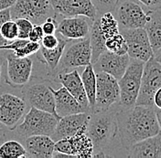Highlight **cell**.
<instances>
[{"mask_svg": "<svg viewBox=\"0 0 161 158\" xmlns=\"http://www.w3.org/2000/svg\"><path fill=\"white\" fill-rule=\"evenodd\" d=\"M116 120L121 145L125 151L133 144L160 132L155 107L135 105L125 109L119 105Z\"/></svg>", "mask_w": 161, "mask_h": 158, "instance_id": "1", "label": "cell"}, {"mask_svg": "<svg viewBox=\"0 0 161 158\" xmlns=\"http://www.w3.org/2000/svg\"><path fill=\"white\" fill-rule=\"evenodd\" d=\"M119 105L103 112H90L86 133L93 144L92 157H106L104 150L118 135L116 111Z\"/></svg>", "mask_w": 161, "mask_h": 158, "instance_id": "2", "label": "cell"}, {"mask_svg": "<svg viewBox=\"0 0 161 158\" xmlns=\"http://www.w3.org/2000/svg\"><path fill=\"white\" fill-rule=\"evenodd\" d=\"M59 119L52 113L31 107L25 114L23 122L17 125V132L23 137L53 134Z\"/></svg>", "mask_w": 161, "mask_h": 158, "instance_id": "3", "label": "cell"}, {"mask_svg": "<svg viewBox=\"0 0 161 158\" xmlns=\"http://www.w3.org/2000/svg\"><path fill=\"white\" fill-rule=\"evenodd\" d=\"M145 62L140 59H130L128 67L124 75L118 79L120 89V106L128 109L136 105L139 90Z\"/></svg>", "mask_w": 161, "mask_h": 158, "instance_id": "4", "label": "cell"}, {"mask_svg": "<svg viewBox=\"0 0 161 158\" xmlns=\"http://www.w3.org/2000/svg\"><path fill=\"white\" fill-rule=\"evenodd\" d=\"M9 9L12 19H27L34 25H41L49 18L56 19L50 0H17Z\"/></svg>", "mask_w": 161, "mask_h": 158, "instance_id": "5", "label": "cell"}, {"mask_svg": "<svg viewBox=\"0 0 161 158\" xmlns=\"http://www.w3.org/2000/svg\"><path fill=\"white\" fill-rule=\"evenodd\" d=\"M96 73L95 105L90 112H103L120 104V89L118 80L106 72Z\"/></svg>", "mask_w": 161, "mask_h": 158, "instance_id": "6", "label": "cell"}, {"mask_svg": "<svg viewBox=\"0 0 161 158\" xmlns=\"http://www.w3.org/2000/svg\"><path fill=\"white\" fill-rule=\"evenodd\" d=\"M160 87L161 64L153 56L147 62H145L140 90L136 105L154 107V94Z\"/></svg>", "mask_w": 161, "mask_h": 158, "instance_id": "7", "label": "cell"}, {"mask_svg": "<svg viewBox=\"0 0 161 158\" xmlns=\"http://www.w3.org/2000/svg\"><path fill=\"white\" fill-rule=\"evenodd\" d=\"M113 14L119 29H145L148 20V14L134 0H118Z\"/></svg>", "mask_w": 161, "mask_h": 158, "instance_id": "8", "label": "cell"}, {"mask_svg": "<svg viewBox=\"0 0 161 158\" xmlns=\"http://www.w3.org/2000/svg\"><path fill=\"white\" fill-rule=\"evenodd\" d=\"M127 45V54L130 59H140L147 62L154 56L147 33L144 28L139 29H120Z\"/></svg>", "mask_w": 161, "mask_h": 158, "instance_id": "9", "label": "cell"}, {"mask_svg": "<svg viewBox=\"0 0 161 158\" xmlns=\"http://www.w3.org/2000/svg\"><path fill=\"white\" fill-rule=\"evenodd\" d=\"M92 64V48L89 37L78 40L68 49L65 48L60 60L61 71L85 67Z\"/></svg>", "mask_w": 161, "mask_h": 158, "instance_id": "10", "label": "cell"}, {"mask_svg": "<svg viewBox=\"0 0 161 158\" xmlns=\"http://www.w3.org/2000/svg\"><path fill=\"white\" fill-rule=\"evenodd\" d=\"M55 153L63 154L68 157L91 158L93 156V144L86 130H83L70 138L55 142Z\"/></svg>", "mask_w": 161, "mask_h": 158, "instance_id": "11", "label": "cell"}, {"mask_svg": "<svg viewBox=\"0 0 161 158\" xmlns=\"http://www.w3.org/2000/svg\"><path fill=\"white\" fill-rule=\"evenodd\" d=\"M26 109L25 100L9 92L2 93L0 95V123L9 130L16 129L19 122L24 117Z\"/></svg>", "mask_w": 161, "mask_h": 158, "instance_id": "12", "label": "cell"}, {"mask_svg": "<svg viewBox=\"0 0 161 158\" xmlns=\"http://www.w3.org/2000/svg\"><path fill=\"white\" fill-rule=\"evenodd\" d=\"M33 62L30 57L19 58L12 52L7 54V82L13 87L24 86L31 78Z\"/></svg>", "mask_w": 161, "mask_h": 158, "instance_id": "13", "label": "cell"}, {"mask_svg": "<svg viewBox=\"0 0 161 158\" xmlns=\"http://www.w3.org/2000/svg\"><path fill=\"white\" fill-rule=\"evenodd\" d=\"M24 95L31 107L50 112L58 119L60 118L56 112L55 98L51 86L45 83H36L28 87Z\"/></svg>", "mask_w": 161, "mask_h": 158, "instance_id": "14", "label": "cell"}, {"mask_svg": "<svg viewBox=\"0 0 161 158\" xmlns=\"http://www.w3.org/2000/svg\"><path fill=\"white\" fill-rule=\"evenodd\" d=\"M51 6L56 14L63 18H70L83 16L91 20H94L97 17L92 0H50Z\"/></svg>", "mask_w": 161, "mask_h": 158, "instance_id": "15", "label": "cell"}, {"mask_svg": "<svg viewBox=\"0 0 161 158\" xmlns=\"http://www.w3.org/2000/svg\"><path fill=\"white\" fill-rule=\"evenodd\" d=\"M129 62L130 57L127 53L119 55L105 50L92 64V67L95 72H106L118 80L124 75L125 69L129 65Z\"/></svg>", "mask_w": 161, "mask_h": 158, "instance_id": "16", "label": "cell"}, {"mask_svg": "<svg viewBox=\"0 0 161 158\" xmlns=\"http://www.w3.org/2000/svg\"><path fill=\"white\" fill-rule=\"evenodd\" d=\"M89 117L90 112H79L60 117L51 138L54 142H57L60 139L70 138L80 131L86 130Z\"/></svg>", "mask_w": 161, "mask_h": 158, "instance_id": "17", "label": "cell"}, {"mask_svg": "<svg viewBox=\"0 0 161 158\" xmlns=\"http://www.w3.org/2000/svg\"><path fill=\"white\" fill-rule=\"evenodd\" d=\"M88 19H90L83 16L63 18V19L58 23L56 32L66 40H78L85 39L89 37L92 26Z\"/></svg>", "mask_w": 161, "mask_h": 158, "instance_id": "18", "label": "cell"}, {"mask_svg": "<svg viewBox=\"0 0 161 158\" xmlns=\"http://www.w3.org/2000/svg\"><path fill=\"white\" fill-rule=\"evenodd\" d=\"M58 81L78 101V102L87 112H90L87 99L80 73L76 69L70 71H60L58 74Z\"/></svg>", "mask_w": 161, "mask_h": 158, "instance_id": "19", "label": "cell"}, {"mask_svg": "<svg viewBox=\"0 0 161 158\" xmlns=\"http://www.w3.org/2000/svg\"><path fill=\"white\" fill-rule=\"evenodd\" d=\"M131 158H161V131L150 137L133 144L126 150Z\"/></svg>", "mask_w": 161, "mask_h": 158, "instance_id": "20", "label": "cell"}, {"mask_svg": "<svg viewBox=\"0 0 161 158\" xmlns=\"http://www.w3.org/2000/svg\"><path fill=\"white\" fill-rule=\"evenodd\" d=\"M27 157L51 158L55 153V142L48 135H32L26 137Z\"/></svg>", "mask_w": 161, "mask_h": 158, "instance_id": "21", "label": "cell"}, {"mask_svg": "<svg viewBox=\"0 0 161 158\" xmlns=\"http://www.w3.org/2000/svg\"><path fill=\"white\" fill-rule=\"evenodd\" d=\"M52 92L55 98L56 112L59 117L87 112L63 86L58 90L52 88Z\"/></svg>", "mask_w": 161, "mask_h": 158, "instance_id": "22", "label": "cell"}, {"mask_svg": "<svg viewBox=\"0 0 161 158\" xmlns=\"http://www.w3.org/2000/svg\"><path fill=\"white\" fill-rule=\"evenodd\" d=\"M148 20L145 26L154 53L161 48V8L149 10Z\"/></svg>", "mask_w": 161, "mask_h": 158, "instance_id": "23", "label": "cell"}, {"mask_svg": "<svg viewBox=\"0 0 161 158\" xmlns=\"http://www.w3.org/2000/svg\"><path fill=\"white\" fill-rule=\"evenodd\" d=\"M89 39L92 48V64H93L101 54L107 50L105 48V39L101 33L97 17L92 22Z\"/></svg>", "mask_w": 161, "mask_h": 158, "instance_id": "24", "label": "cell"}, {"mask_svg": "<svg viewBox=\"0 0 161 158\" xmlns=\"http://www.w3.org/2000/svg\"><path fill=\"white\" fill-rule=\"evenodd\" d=\"M80 78L87 99L89 101L90 112H92L95 105V96H96V73L93 69L92 64L85 66L83 71L80 74Z\"/></svg>", "mask_w": 161, "mask_h": 158, "instance_id": "25", "label": "cell"}, {"mask_svg": "<svg viewBox=\"0 0 161 158\" xmlns=\"http://www.w3.org/2000/svg\"><path fill=\"white\" fill-rule=\"evenodd\" d=\"M59 37H60V42H59V45L55 49L49 50V49H45L40 46V50L41 52V56L44 59L45 63L47 64L48 68L51 71H55L59 67L60 60L62 57L63 51L66 48V45H67V40L60 35H59Z\"/></svg>", "mask_w": 161, "mask_h": 158, "instance_id": "26", "label": "cell"}, {"mask_svg": "<svg viewBox=\"0 0 161 158\" xmlns=\"http://www.w3.org/2000/svg\"><path fill=\"white\" fill-rule=\"evenodd\" d=\"M97 19L101 33L105 40L120 32L118 21L114 16L113 12H105L103 14L97 15Z\"/></svg>", "mask_w": 161, "mask_h": 158, "instance_id": "27", "label": "cell"}, {"mask_svg": "<svg viewBox=\"0 0 161 158\" xmlns=\"http://www.w3.org/2000/svg\"><path fill=\"white\" fill-rule=\"evenodd\" d=\"M27 157L25 146L16 140H8L0 145V158Z\"/></svg>", "mask_w": 161, "mask_h": 158, "instance_id": "28", "label": "cell"}, {"mask_svg": "<svg viewBox=\"0 0 161 158\" xmlns=\"http://www.w3.org/2000/svg\"><path fill=\"white\" fill-rule=\"evenodd\" d=\"M105 48L108 51L115 54H126L127 53V45L124 36L120 32L113 35L105 40Z\"/></svg>", "mask_w": 161, "mask_h": 158, "instance_id": "29", "label": "cell"}, {"mask_svg": "<svg viewBox=\"0 0 161 158\" xmlns=\"http://www.w3.org/2000/svg\"><path fill=\"white\" fill-rule=\"evenodd\" d=\"M0 34L8 43L17 40L19 37V30L16 21L10 19L4 22L0 29Z\"/></svg>", "mask_w": 161, "mask_h": 158, "instance_id": "30", "label": "cell"}, {"mask_svg": "<svg viewBox=\"0 0 161 158\" xmlns=\"http://www.w3.org/2000/svg\"><path fill=\"white\" fill-rule=\"evenodd\" d=\"M40 46L41 45L39 42H33L29 40V41L25 45L11 50V51L16 57H19V58L30 57L33 54H36L38 51H40Z\"/></svg>", "mask_w": 161, "mask_h": 158, "instance_id": "31", "label": "cell"}, {"mask_svg": "<svg viewBox=\"0 0 161 158\" xmlns=\"http://www.w3.org/2000/svg\"><path fill=\"white\" fill-rule=\"evenodd\" d=\"M18 30H19V37L18 39H23V40H29L30 33L34 24L27 19H15Z\"/></svg>", "mask_w": 161, "mask_h": 158, "instance_id": "32", "label": "cell"}, {"mask_svg": "<svg viewBox=\"0 0 161 158\" xmlns=\"http://www.w3.org/2000/svg\"><path fill=\"white\" fill-rule=\"evenodd\" d=\"M97 15L103 14L105 12H113L118 0H92Z\"/></svg>", "mask_w": 161, "mask_h": 158, "instance_id": "33", "label": "cell"}, {"mask_svg": "<svg viewBox=\"0 0 161 158\" xmlns=\"http://www.w3.org/2000/svg\"><path fill=\"white\" fill-rule=\"evenodd\" d=\"M60 42V37L55 36V34H49V35H44L42 40L40 41L41 47L45 49H55Z\"/></svg>", "mask_w": 161, "mask_h": 158, "instance_id": "34", "label": "cell"}, {"mask_svg": "<svg viewBox=\"0 0 161 158\" xmlns=\"http://www.w3.org/2000/svg\"><path fill=\"white\" fill-rule=\"evenodd\" d=\"M41 27L45 35L55 34L58 28V23H57V20L55 19V18H49L41 24Z\"/></svg>", "mask_w": 161, "mask_h": 158, "instance_id": "35", "label": "cell"}, {"mask_svg": "<svg viewBox=\"0 0 161 158\" xmlns=\"http://www.w3.org/2000/svg\"><path fill=\"white\" fill-rule=\"evenodd\" d=\"M44 35L45 34L43 32L41 25H34L32 30L30 31L29 40L30 41H33V42H39V43H40V41L42 40Z\"/></svg>", "mask_w": 161, "mask_h": 158, "instance_id": "36", "label": "cell"}, {"mask_svg": "<svg viewBox=\"0 0 161 158\" xmlns=\"http://www.w3.org/2000/svg\"><path fill=\"white\" fill-rule=\"evenodd\" d=\"M10 19H12L11 14H10V9H5L0 11V29H1V26L4 22ZM7 44H8V43L2 38V36L0 34V46H5Z\"/></svg>", "mask_w": 161, "mask_h": 158, "instance_id": "37", "label": "cell"}, {"mask_svg": "<svg viewBox=\"0 0 161 158\" xmlns=\"http://www.w3.org/2000/svg\"><path fill=\"white\" fill-rule=\"evenodd\" d=\"M149 10H156L161 8V0H138Z\"/></svg>", "mask_w": 161, "mask_h": 158, "instance_id": "38", "label": "cell"}, {"mask_svg": "<svg viewBox=\"0 0 161 158\" xmlns=\"http://www.w3.org/2000/svg\"><path fill=\"white\" fill-rule=\"evenodd\" d=\"M153 101H154V107L161 110V87L158 88V90L155 92Z\"/></svg>", "mask_w": 161, "mask_h": 158, "instance_id": "39", "label": "cell"}, {"mask_svg": "<svg viewBox=\"0 0 161 158\" xmlns=\"http://www.w3.org/2000/svg\"><path fill=\"white\" fill-rule=\"evenodd\" d=\"M17 0H0V11L5 9H9L12 8Z\"/></svg>", "mask_w": 161, "mask_h": 158, "instance_id": "40", "label": "cell"}, {"mask_svg": "<svg viewBox=\"0 0 161 158\" xmlns=\"http://www.w3.org/2000/svg\"><path fill=\"white\" fill-rule=\"evenodd\" d=\"M156 114H157V118H158V124H159V128L161 131V110L160 109H156Z\"/></svg>", "mask_w": 161, "mask_h": 158, "instance_id": "41", "label": "cell"}, {"mask_svg": "<svg viewBox=\"0 0 161 158\" xmlns=\"http://www.w3.org/2000/svg\"><path fill=\"white\" fill-rule=\"evenodd\" d=\"M154 57L161 64V48L154 53Z\"/></svg>", "mask_w": 161, "mask_h": 158, "instance_id": "42", "label": "cell"}, {"mask_svg": "<svg viewBox=\"0 0 161 158\" xmlns=\"http://www.w3.org/2000/svg\"><path fill=\"white\" fill-rule=\"evenodd\" d=\"M2 66H3V59L0 54V80H1V74H2Z\"/></svg>", "mask_w": 161, "mask_h": 158, "instance_id": "43", "label": "cell"}, {"mask_svg": "<svg viewBox=\"0 0 161 158\" xmlns=\"http://www.w3.org/2000/svg\"><path fill=\"white\" fill-rule=\"evenodd\" d=\"M0 50H4V46H0Z\"/></svg>", "mask_w": 161, "mask_h": 158, "instance_id": "44", "label": "cell"}]
</instances>
